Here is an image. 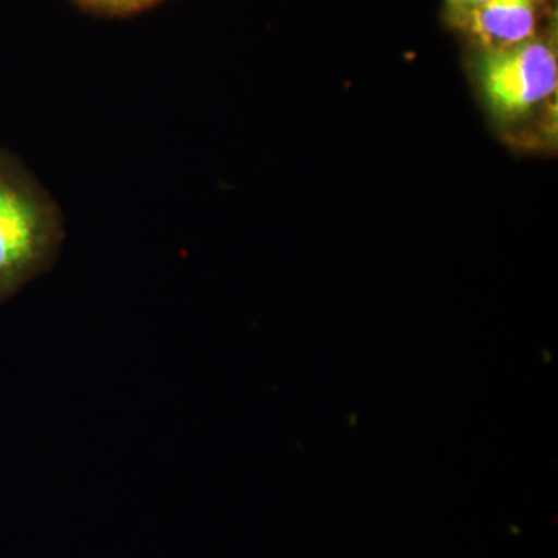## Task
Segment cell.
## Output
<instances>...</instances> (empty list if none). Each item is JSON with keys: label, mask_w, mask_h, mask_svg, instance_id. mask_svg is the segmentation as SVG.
Listing matches in <instances>:
<instances>
[{"label": "cell", "mask_w": 558, "mask_h": 558, "mask_svg": "<svg viewBox=\"0 0 558 558\" xmlns=\"http://www.w3.org/2000/svg\"><path fill=\"white\" fill-rule=\"evenodd\" d=\"M81 10L106 17H130L153 9L161 0H72Z\"/></svg>", "instance_id": "4"}, {"label": "cell", "mask_w": 558, "mask_h": 558, "mask_svg": "<svg viewBox=\"0 0 558 558\" xmlns=\"http://www.w3.org/2000/svg\"><path fill=\"white\" fill-rule=\"evenodd\" d=\"M478 80L495 113L501 119H519L556 94V47L549 40L532 38L508 49L484 50Z\"/></svg>", "instance_id": "2"}, {"label": "cell", "mask_w": 558, "mask_h": 558, "mask_svg": "<svg viewBox=\"0 0 558 558\" xmlns=\"http://www.w3.org/2000/svg\"><path fill=\"white\" fill-rule=\"evenodd\" d=\"M542 0H488L454 21L483 50L508 49L535 38Z\"/></svg>", "instance_id": "3"}, {"label": "cell", "mask_w": 558, "mask_h": 558, "mask_svg": "<svg viewBox=\"0 0 558 558\" xmlns=\"http://www.w3.org/2000/svg\"><path fill=\"white\" fill-rule=\"evenodd\" d=\"M486 2L488 0H447V5H449L450 13L453 14V20L457 21Z\"/></svg>", "instance_id": "5"}, {"label": "cell", "mask_w": 558, "mask_h": 558, "mask_svg": "<svg viewBox=\"0 0 558 558\" xmlns=\"http://www.w3.org/2000/svg\"><path fill=\"white\" fill-rule=\"evenodd\" d=\"M65 226L49 189L16 153L0 148V303L53 270Z\"/></svg>", "instance_id": "1"}]
</instances>
